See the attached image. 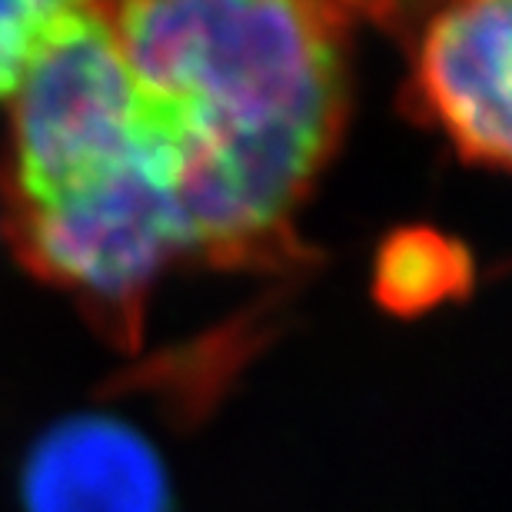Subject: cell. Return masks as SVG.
I'll list each match as a JSON object with an SVG mask.
<instances>
[{
  "label": "cell",
  "mask_w": 512,
  "mask_h": 512,
  "mask_svg": "<svg viewBox=\"0 0 512 512\" xmlns=\"http://www.w3.org/2000/svg\"><path fill=\"white\" fill-rule=\"evenodd\" d=\"M173 157L183 253L220 270L300 263L293 217L350 114V17L330 0H104Z\"/></svg>",
  "instance_id": "6da1fadb"
},
{
  "label": "cell",
  "mask_w": 512,
  "mask_h": 512,
  "mask_svg": "<svg viewBox=\"0 0 512 512\" xmlns=\"http://www.w3.org/2000/svg\"><path fill=\"white\" fill-rule=\"evenodd\" d=\"M20 263L84 306L120 350H137L153 280L183 253L170 150L140 124L137 147L97 187L50 207H7Z\"/></svg>",
  "instance_id": "7a4b0ae2"
},
{
  "label": "cell",
  "mask_w": 512,
  "mask_h": 512,
  "mask_svg": "<svg viewBox=\"0 0 512 512\" xmlns=\"http://www.w3.org/2000/svg\"><path fill=\"white\" fill-rule=\"evenodd\" d=\"M137 104L110 20L67 4L14 87L7 207H50L107 180L137 147Z\"/></svg>",
  "instance_id": "3957f363"
},
{
  "label": "cell",
  "mask_w": 512,
  "mask_h": 512,
  "mask_svg": "<svg viewBox=\"0 0 512 512\" xmlns=\"http://www.w3.org/2000/svg\"><path fill=\"white\" fill-rule=\"evenodd\" d=\"M509 0H443L419 34L406 110L476 167L509 163Z\"/></svg>",
  "instance_id": "277c9868"
},
{
  "label": "cell",
  "mask_w": 512,
  "mask_h": 512,
  "mask_svg": "<svg viewBox=\"0 0 512 512\" xmlns=\"http://www.w3.org/2000/svg\"><path fill=\"white\" fill-rule=\"evenodd\" d=\"M24 512H167L163 463L114 416H70L47 429L20 473Z\"/></svg>",
  "instance_id": "5b68a950"
},
{
  "label": "cell",
  "mask_w": 512,
  "mask_h": 512,
  "mask_svg": "<svg viewBox=\"0 0 512 512\" xmlns=\"http://www.w3.org/2000/svg\"><path fill=\"white\" fill-rule=\"evenodd\" d=\"M476 263L459 240L429 227H406L376 253L373 296L393 316H423L473 290Z\"/></svg>",
  "instance_id": "8992f818"
},
{
  "label": "cell",
  "mask_w": 512,
  "mask_h": 512,
  "mask_svg": "<svg viewBox=\"0 0 512 512\" xmlns=\"http://www.w3.org/2000/svg\"><path fill=\"white\" fill-rule=\"evenodd\" d=\"M74 0H0V97L14 94L47 24Z\"/></svg>",
  "instance_id": "52a82bcc"
}]
</instances>
